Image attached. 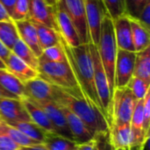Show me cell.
I'll return each mask as SVG.
<instances>
[{
  "instance_id": "6da1fadb",
  "label": "cell",
  "mask_w": 150,
  "mask_h": 150,
  "mask_svg": "<svg viewBox=\"0 0 150 150\" xmlns=\"http://www.w3.org/2000/svg\"><path fill=\"white\" fill-rule=\"evenodd\" d=\"M53 100L79 117L95 137L98 134H109L110 125L105 116L83 96L81 89L69 90L54 85Z\"/></svg>"
},
{
  "instance_id": "7a4b0ae2",
  "label": "cell",
  "mask_w": 150,
  "mask_h": 150,
  "mask_svg": "<svg viewBox=\"0 0 150 150\" xmlns=\"http://www.w3.org/2000/svg\"><path fill=\"white\" fill-rule=\"evenodd\" d=\"M61 44L83 96L104 113L94 82L93 66L89 44H81L78 47H70L65 44L62 38Z\"/></svg>"
},
{
  "instance_id": "3957f363",
  "label": "cell",
  "mask_w": 150,
  "mask_h": 150,
  "mask_svg": "<svg viewBox=\"0 0 150 150\" xmlns=\"http://www.w3.org/2000/svg\"><path fill=\"white\" fill-rule=\"evenodd\" d=\"M102 65L107 76L112 95L114 91V69L118 52V46L115 39L113 20L106 16L102 24L98 43L96 46Z\"/></svg>"
},
{
  "instance_id": "277c9868",
  "label": "cell",
  "mask_w": 150,
  "mask_h": 150,
  "mask_svg": "<svg viewBox=\"0 0 150 150\" xmlns=\"http://www.w3.org/2000/svg\"><path fill=\"white\" fill-rule=\"evenodd\" d=\"M37 71L40 77L54 86L69 90L80 89L67 57L64 62H54L40 56Z\"/></svg>"
},
{
  "instance_id": "5b68a950",
  "label": "cell",
  "mask_w": 150,
  "mask_h": 150,
  "mask_svg": "<svg viewBox=\"0 0 150 150\" xmlns=\"http://www.w3.org/2000/svg\"><path fill=\"white\" fill-rule=\"evenodd\" d=\"M89 47H90V52H91V60H92L94 82L96 85V90H97L98 96L100 100L104 113L111 127L112 114V95L111 93L107 76L105 72L104 67L102 65L97 47L92 43H89Z\"/></svg>"
},
{
  "instance_id": "8992f818",
  "label": "cell",
  "mask_w": 150,
  "mask_h": 150,
  "mask_svg": "<svg viewBox=\"0 0 150 150\" xmlns=\"http://www.w3.org/2000/svg\"><path fill=\"white\" fill-rule=\"evenodd\" d=\"M136 102L127 86L115 89L112 95V125L130 123Z\"/></svg>"
},
{
  "instance_id": "52a82bcc",
  "label": "cell",
  "mask_w": 150,
  "mask_h": 150,
  "mask_svg": "<svg viewBox=\"0 0 150 150\" xmlns=\"http://www.w3.org/2000/svg\"><path fill=\"white\" fill-rule=\"evenodd\" d=\"M87 25L90 34V43L98 45L104 19L108 15L103 0H83Z\"/></svg>"
},
{
  "instance_id": "ba28073f",
  "label": "cell",
  "mask_w": 150,
  "mask_h": 150,
  "mask_svg": "<svg viewBox=\"0 0 150 150\" xmlns=\"http://www.w3.org/2000/svg\"><path fill=\"white\" fill-rule=\"evenodd\" d=\"M136 52L118 49L114 69V90L127 86L134 76Z\"/></svg>"
},
{
  "instance_id": "9c48e42d",
  "label": "cell",
  "mask_w": 150,
  "mask_h": 150,
  "mask_svg": "<svg viewBox=\"0 0 150 150\" xmlns=\"http://www.w3.org/2000/svg\"><path fill=\"white\" fill-rule=\"evenodd\" d=\"M64 9L74 24L82 44H89L90 34L83 0H61Z\"/></svg>"
},
{
  "instance_id": "30bf717a",
  "label": "cell",
  "mask_w": 150,
  "mask_h": 150,
  "mask_svg": "<svg viewBox=\"0 0 150 150\" xmlns=\"http://www.w3.org/2000/svg\"><path fill=\"white\" fill-rule=\"evenodd\" d=\"M31 101L33 102L38 106H40L45 112L50 123L53 126V128H54L55 134L62 135V136L74 142L72 134L68 127L65 116H64L63 112H62V109L58 104H56L54 100H46V101L31 100Z\"/></svg>"
},
{
  "instance_id": "8fae6325",
  "label": "cell",
  "mask_w": 150,
  "mask_h": 150,
  "mask_svg": "<svg viewBox=\"0 0 150 150\" xmlns=\"http://www.w3.org/2000/svg\"><path fill=\"white\" fill-rule=\"evenodd\" d=\"M55 18L58 33L62 40L70 47H76L82 44L76 29L68 16L61 0L55 4Z\"/></svg>"
},
{
  "instance_id": "7c38bea8",
  "label": "cell",
  "mask_w": 150,
  "mask_h": 150,
  "mask_svg": "<svg viewBox=\"0 0 150 150\" xmlns=\"http://www.w3.org/2000/svg\"><path fill=\"white\" fill-rule=\"evenodd\" d=\"M28 18L32 22L45 25L58 32L55 4H51L47 0H29Z\"/></svg>"
},
{
  "instance_id": "4fadbf2b",
  "label": "cell",
  "mask_w": 150,
  "mask_h": 150,
  "mask_svg": "<svg viewBox=\"0 0 150 150\" xmlns=\"http://www.w3.org/2000/svg\"><path fill=\"white\" fill-rule=\"evenodd\" d=\"M0 119L6 123L31 121L22 99L11 98L0 99Z\"/></svg>"
},
{
  "instance_id": "5bb4252c",
  "label": "cell",
  "mask_w": 150,
  "mask_h": 150,
  "mask_svg": "<svg viewBox=\"0 0 150 150\" xmlns=\"http://www.w3.org/2000/svg\"><path fill=\"white\" fill-rule=\"evenodd\" d=\"M59 106L61 107L62 112L65 116L68 127L69 128V131L72 134L73 140L76 144L80 145L87 143L95 139L94 134L79 117H77L75 113H73L66 107L61 105Z\"/></svg>"
},
{
  "instance_id": "9a60e30c",
  "label": "cell",
  "mask_w": 150,
  "mask_h": 150,
  "mask_svg": "<svg viewBox=\"0 0 150 150\" xmlns=\"http://www.w3.org/2000/svg\"><path fill=\"white\" fill-rule=\"evenodd\" d=\"M25 98L33 101L53 100L54 85L39 76L24 83Z\"/></svg>"
},
{
  "instance_id": "2e32d148",
  "label": "cell",
  "mask_w": 150,
  "mask_h": 150,
  "mask_svg": "<svg viewBox=\"0 0 150 150\" xmlns=\"http://www.w3.org/2000/svg\"><path fill=\"white\" fill-rule=\"evenodd\" d=\"M113 26L118 48L135 52L132 39L130 18L127 15H123L113 20Z\"/></svg>"
},
{
  "instance_id": "e0dca14e",
  "label": "cell",
  "mask_w": 150,
  "mask_h": 150,
  "mask_svg": "<svg viewBox=\"0 0 150 150\" xmlns=\"http://www.w3.org/2000/svg\"><path fill=\"white\" fill-rule=\"evenodd\" d=\"M14 23L17 27L19 39L25 43L38 57H40L42 54V49L40 46L38 34L33 23L29 18L16 21Z\"/></svg>"
},
{
  "instance_id": "ac0fdd59",
  "label": "cell",
  "mask_w": 150,
  "mask_h": 150,
  "mask_svg": "<svg viewBox=\"0 0 150 150\" xmlns=\"http://www.w3.org/2000/svg\"><path fill=\"white\" fill-rule=\"evenodd\" d=\"M4 63L6 66V69L14 76H16L18 80H20L23 83L39 76L36 69L30 67L17 55H15L12 52L10 54Z\"/></svg>"
},
{
  "instance_id": "d6986e66",
  "label": "cell",
  "mask_w": 150,
  "mask_h": 150,
  "mask_svg": "<svg viewBox=\"0 0 150 150\" xmlns=\"http://www.w3.org/2000/svg\"><path fill=\"white\" fill-rule=\"evenodd\" d=\"M109 141L112 149H125L128 150L132 142L130 123L112 124L109 131Z\"/></svg>"
},
{
  "instance_id": "ffe728a7",
  "label": "cell",
  "mask_w": 150,
  "mask_h": 150,
  "mask_svg": "<svg viewBox=\"0 0 150 150\" xmlns=\"http://www.w3.org/2000/svg\"><path fill=\"white\" fill-rule=\"evenodd\" d=\"M22 102L32 122L35 123L47 133H54L53 126L50 123L47 114L40 106L35 105L28 98H23Z\"/></svg>"
},
{
  "instance_id": "44dd1931",
  "label": "cell",
  "mask_w": 150,
  "mask_h": 150,
  "mask_svg": "<svg viewBox=\"0 0 150 150\" xmlns=\"http://www.w3.org/2000/svg\"><path fill=\"white\" fill-rule=\"evenodd\" d=\"M0 86L15 98H25L24 83L6 69H0Z\"/></svg>"
},
{
  "instance_id": "7402d4cb",
  "label": "cell",
  "mask_w": 150,
  "mask_h": 150,
  "mask_svg": "<svg viewBox=\"0 0 150 150\" xmlns=\"http://www.w3.org/2000/svg\"><path fill=\"white\" fill-rule=\"evenodd\" d=\"M130 23L134 51L136 53L141 52L150 47L149 30L147 29L143 25H142L138 19L130 18Z\"/></svg>"
},
{
  "instance_id": "603a6c76",
  "label": "cell",
  "mask_w": 150,
  "mask_h": 150,
  "mask_svg": "<svg viewBox=\"0 0 150 150\" xmlns=\"http://www.w3.org/2000/svg\"><path fill=\"white\" fill-rule=\"evenodd\" d=\"M33 23L35 26L38 34L39 43L42 51L49 47L57 45L61 42V36L57 31L45 25H41L35 22Z\"/></svg>"
},
{
  "instance_id": "cb8c5ba5",
  "label": "cell",
  "mask_w": 150,
  "mask_h": 150,
  "mask_svg": "<svg viewBox=\"0 0 150 150\" xmlns=\"http://www.w3.org/2000/svg\"><path fill=\"white\" fill-rule=\"evenodd\" d=\"M134 76L150 83V47L136 53Z\"/></svg>"
},
{
  "instance_id": "d4e9b609",
  "label": "cell",
  "mask_w": 150,
  "mask_h": 150,
  "mask_svg": "<svg viewBox=\"0 0 150 150\" xmlns=\"http://www.w3.org/2000/svg\"><path fill=\"white\" fill-rule=\"evenodd\" d=\"M7 124L18 129V131L23 133L27 137L33 139V141H36L41 144L43 143L45 134L47 132L43 130L41 127H40L38 125H36L35 123L32 121H21V122H11Z\"/></svg>"
},
{
  "instance_id": "484cf974",
  "label": "cell",
  "mask_w": 150,
  "mask_h": 150,
  "mask_svg": "<svg viewBox=\"0 0 150 150\" xmlns=\"http://www.w3.org/2000/svg\"><path fill=\"white\" fill-rule=\"evenodd\" d=\"M11 52L17 55L19 59L28 64L34 69H38L39 57L33 53V51L20 39H18L11 48Z\"/></svg>"
},
{
  "instance_id": "4316f807",
  "label": "cell",
  "mask_w": 150,
  "mask_h": 150,
  "mask_svg": "<svg viewBox=\"0 0 150 150\" xmlns=\"http://www.w3.org/2000/svg\"><path fill=\"white\" fill-rule=\"evenodd\" d=\"M47 150H69L77 144L55 133H46L42 143Z\"/></svg>"
},
{
  "instance_id": "83f0119b",
  "label": "cell",
  "mask_w": 150,
  "mask_h": 150,
  "mask_svg": "<svg viewBox=\"0 0 150 150\" xmlns=\"http://www.w3.org/2000/svg\"><path fill=\"white\" fill-rule=\"evenodd\" d=\"M18 39V30L13 21H0V40L8 49L11 51Z\"/></svg>"
},
{
  "instance_id": "f1b7e54d",
  "label": "cell",
  "mask_w": 150,
  "mask_h": 150,
  "mask_svg": "<svg viewBox=\"0 0 150 150\" xmlns=\"http://www.w3.org/2000/svg\"><path fill=\"white\" fill-rule=\"evenodd\" d=\"M2 122H3V126H4V130L6 131V133L8 134L10 138L19 147H28V146H34V145H38V144H41L38 142L33 141V139L27 137L23 133H21L18 129L14 128L13 127L8 125L4 121L2 120Z\"/></svg>"
},
{
  "instance_id": "f546056e",
  "label": "cell",
  "mask_w": 150,
  "mask_h": 150,
  "mask_svg": "<svg viewBox=\"0 0 150 150\" xmlns=\"http://www.w3.org/2000/svg\"><path fill=\"white\" fill-rule=\"evenodd\" d=\"M127 87L130 89L136 101H138V100L143 99L145 96L147 95V93L149 91L150 83L145 82L144 80L139 77L133 76L131 80L129 81Z\"/></svg>"
},
{
  "instance_id": "4dcf8cb0",
  "label": "cell",
  "mask_w": 150,
  "mask_h": 150,
  "mask_svg": "<svg viewBox=\"0 0 150 150\" xmlns=\"http://www.w3.org/2000/svg\"><path fill=\"white\" fill-rule=\"evenodd\" d=\"M125 3V15L130 18L137 19L146 6L150 3V0H124Z\"/></svg>"
},
{
  "instance_id": "1f68e13d",
  "label": "cell",
  "mask_w": 150,
  "mask_h": 150,
  "mask_svg": "<svg viewBox=\"0 0 150 150\" xmlns=\"http://www.w3.org/2000/svg\"><path fill=\"white\" fill-rule=\"evenodd\" d=\"M40 56H42L47 61L54 62H62L66 60V55L61 42L57 45L44 49Z\"/></svg>"
},
{
  "instance_id": "d6a6232c",
  "label": "cell",
  "mask_w": 150,
  "mask_h": 150,
  "mask_svg": "<svg viewBox=\"0 0 150 150\" xmlns=\"http://www.w3.org/2000/svg\"><path fill=\"white\" fill-rule=\"evenodd\" d=\"M29 15V0H16L11 18L13 22L27 19Z\"/></svg>"
},
{
  "instance_id": "836d02e7",
  "label": "cell",
  "mask_w": 150,
  "mask_h": 150,
  "mask_svg": "<svg viewBox=\"0 0 150 150\" xmlns=\"http://www.w3.org/2000/svg\"><path fill=\"white\" fill-rule=\"evenodd\" d=\"M109 17L114 20L125 15L124 0H103Z\"/></svg>"
},
{
  "instance_id": "e575fe53",
  "label": "cell",
  "mask_w": 150,
  "mask_h": 150,
  "mask_svg": "<svg viewBox=\"0 0 150 150\" xmlns=\"http://www.w3.org/2000/svg\"><path fill=\"white\" fill-rule=\"evenodd\" d=\"M19 148L20 147L10 138L0 120V150H18Z\"/></svg>"
},
{
  "instance_id": "d590c367",
  "label": "cell",
  "mask_w": 150,
  "mask_h": 150,
  "mask_svg": "<svg viewBox=\"0 0 150 150\" xmlns=\"http://www.w3.org/2000/svg\"><path fill=\"white\" fill-rule=\"evenodd\" d=\"M150 129V92L149 91L144 98L143 105V130L145 134L149 137Z\"/></svg>"
},
{
  "instance_id": "8d00e7d4",
  "label": "cell",
  "mask_w": 150,
  "mask_h": 150,
  "mask_svg": "<svg viewBox=\"0 0 150 150\" xmlns=\"http://www.w3.org/2000/svg\"><path fill=\"white\" fill-rule=\"evenodd\" d=\"M95 139L99 150H113L109 141V134H98L95 137Z\"/></svg>"
},
{
  "instance_id": "74e56055",
  "label": "cell",
  "mask_w": 150,
  "mask_h": 150,
  "mask_svg": "<svg viewBox=\"0 0 150 150\" xmlns=\"http://www.w3.org/2000/svg\"><path fill=\"white\" fill-rule=\"evenodd\" d=\"M139 22L143 25L147 29L150 28V3L147 4L142 11L141 12L139 18H137Z\"/></svg>"
},
{
  "instance_id": "f35d334b",
  "label": "cell",
  "mask_w": 150,
  "mask_h": 150,
  "mask_svg": "<svg viewBox=\"0 0 150 150\" xmlns=\"http://www.w3.org/2000/svg\"><path fill=\"white\" fill-rule=\"evenodd\" d=\"M0 21H12L10 14L0 1Z\"/></svg>"
},
{
  "instance_id": "ab89813d",
  "label": "cell",
  "mask_w": 150,
  "mask_h": 150,
  "mask_svg": "<svg viewBox=\"0 0 150 150\" xmlns=\"http://www.w3.org/2000/svg\"><path fill=\"white\" fill-rule=\"evenodd\" d=\"M11 53V51L10 49H8L4 44L3 42L0 40V58L5 62V61L7 60L8 56L10 55V54Z\"/></svg>"
},
{
  "instance_id": "60d3db41",
  "label": "cell",
  "mask_w": 150,
  "mask_h": 150,
  "mask_svg": "<svg viewBox=\"0 0 150 150\" xmlns=\"http://www.w3.org/2000/svg\"><path fill=\"white\" fill-rule=\"evenodd\" d=\"M95 145H96V140L94 139L93 141L89 142L87 143L77 145V150H93Z\"/></svg>"
},
{
  "instance_id": "b9f144b4",
  "label": "cell",
  "mask_w": 150,
  "mask_h": 150,
  "mask_svg": "<svg viewBox=\"0 0 150 150\" xmlns=\"http://www.w3.org/2000/svg\"><path fill=\"white\" fill-rule=\"evenodd\" d=\"M0 1H1V3L4 4V6L5 7L6 11H8V13H9L10 16H11L16 0H0Z\"/></svg>"
},
{
  "instance_id": "7bdbcfd3",
  "label": "cell",
  "mask_w": 150,
  "mask_h": 150,
  "mask_svg": "<svg viewBox=\"0 0 150 150\" xmlns=\"http://www.w3.org/2000/svg\"><path fill=\"white\" fill-rule=\"evenodd\" d=\"M18 150H47L43 144H38L34 146H28V147H20Z\"/></svg>"
},
{
  "instance_id": "ee69618b",
  "label": "cell",
  "mask_w": 150,
  "mask_h": 150,
  "mask_svg": "<svg viewBox=\"0 0 150 150\" xmlns=\"http://www.w3.org/2000/svg\"><path fill=\"white\" fill-rule=\"evenodd\" d=\"M4 98H15L13 96H11L10 93H8L6 91H4L1 86H0V99Z\"/></svg>"
},
{
  "instance_id": "f6af8a7d",
  "label": "cell",
  "mask_w": 150,
  "mask_h": 150,
  "mask_svg": "<svg viewBox=\"0 0 150 150\" xmlns=\"http://www.w3.org/2000/svg\"><path fill=\"white\" fill-rule=\"evenodd\" d=\"M6 69V66H5L4 62L0 58V69Z\"/></svg>"
},
{
  "instance_id": "bcb514c9",
  "label": "cell",
  "mask_w": 150,
  "mask_h": 150,
  "mask_svg": "<svg viewBox=\"0 0 150 150\" xmlns=\"http://www.w3.org/2000/svg\"><path fill=\"white\" fill-rule=\"evenodd\" d=\"M49 4H55L56 3H57V1L58 0H47Z\"/></svg>"
},
{
  "instance_id": "7dc6e473",
  "label": "cell",
  "mask_w": 150,
  "mask_h": 150,
  "mask_svg": "<svg viewBox=\"0 0 150 150\" xmlns=\"http://www.w3.org/2000/svg\"><path fill=\"white\" fill-rule=\"evenodd\" d=\"M69 150H77V145L76 146H75L74 148H72V149H70Z\"/></svg>"
},
{
  "instance_id": "c3c4849f",
  "label": "cell",
  "mask_w": 150,
  "mask_h": 150,
  "mask_svg": "<svg viewBox=\"0 0 150 150\" xmlns=\"http://www.w3.org/2000/svg\"><path fill=\"white\" fill-rule=\"evenodd\" d=\"M113 150H127V149H113Z\"/></svg>"
}]
</instances>
